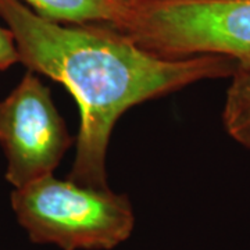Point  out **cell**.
Here are the masks:
<instances>
[{
  "mask_svg": "<svg viewBox=\"0 0 250 250\" xmlns=\"http://www.w3.org/2000/svg\"><path fill=\"white\" fill-rule=\"evenodd\" d=\"M0 17L14 35L20 62L60 82L77 100L81 125L68 179L85 187L108 189L110 136L126 110L238 70L217 54L161 57L116 28L50 21L18 0H0Z\"/></svg>",
  "mask_w": 250,
  "mask_h": 250,
  "instance_id": "1",
  "label": "cell"
},
{
  "mask_svg": "<svg viewBox=\"0 0 250 250\" xmlns=\"http://www.w3.org/2000/svg\"><path fill=\"white\" fill-rule=\"evenodd\" d=\"M11 207L31 241L62 250H111L135 228L128 196L53 174L14 188Z\"/></svg>",
  "mask_w": 250,
  "mask_h": 250,
  "instance_id": "2",
  "label": "cell"
},
{
  "mask_svg": "<svg viewBox=\"0 0 250 250\" xmlns=\"http://www.w3.org/2000/svg\"><path fill=\"white\" fill-rule=\"evenodd\" d=\"M152 53L228 57L250 67V0H170L135 7L116 28Z\"/></svg>",
  "mask_w": 250,
  "mask_h": 250,
  "instance_id": "3",
  "label": "cell"
},
{
  "mask_svg": "<svg viewBox=\"0 0 250 250\" xmlns=\"http://www.w3.org/2000/svg\"><path fill=\"white\" fill-rule=\"evenodd\" d=\"M74 143L57 111L52 92L28 70L7 98L0 102V145L6 179L21 188L52 175Z\"/></svg>",
  "mask_w": 250,
  "mask_h": 250,
  "instance_id": "4",
  "label": "cell"
},
{
  "mask_svg": "<svg viewBox=\"0 0 250 250\" xmlns=\"http://www.w3.org/2000/svg\"><path fill=\"white\" fill-rule=\"evenodd\" d=\"M41 17L62 24H95L118 28L132 9L124 0H18Z\"/></svg>",
  "mask_w": 250,
  "mask_h": 250,
  "instance_id": "5",
  "label": "cell"
},
{
  "mask_svg": "<svg viewBox=\"0 0 250 250\" xmlns=\"http://www.w3.org/2000/svg\"><path fill=\"white\" fill-rule=\"evenodd\" d=\"M223 124L235 142L250 150V67H238L231 77L223 108Z\"/></svg>",
  "mask_w": 250,
  "mask_h": 250,
  "instance_id": "6",
  "label": "cell"
},
{
  "mask_svg": "<svg viewBox=\"0 0 250 250\" xmlns=\"http://www.w3.org/2000/svg\"><path fill=\"white\" fill-rule=\"evenodd\" d=\"M20 62L17 43L9 28L0 25V71Z\"/></svg>",
  "mask_w": 250,
  "mask_h": 250,
  "instance_id": "7",
  "label": "cell"
},
{
  "mask_svg": "<svg viewBox=\"0 0 250 250\" xmlns=\"http://www.w3.org/2000/svg\"><path fill=\"white\" fill-rule=\"evenodd\" d=\"M125 3L131 7H139V6H146V4H153V3H161V1H170V0H124Z\"/></svg>",
  "mask_w": 250,
  "mask_h": 250,
  "instance_id": "8",
  "label": "cell"
}]
</instances>
